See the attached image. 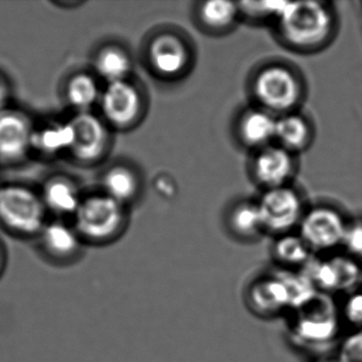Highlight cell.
Instances as JSON below:
<instances>
[{"mask_svg":"<svg viewBox=\"0 0 362 362\" xmlns=\"http://www.w3.org/2000/svg\"><path fill=\"white\" fill-rule=\"evenodd\" d=\"M277 18L283 37L298 47L319 45L332 30L329 11L317 1L286 3Z\"/></svg>","mask_w":362,"mask_h":362,"instance_id":"1","label":"cell"},{"mask_svg":"<svg viewBox=\"0 0 362 362\" xmlns=\"http://www.w3.org/2000/svg\"><path fill=\"white\" fill-rule=\"evenodd\" d=\"M296 311L292 332L298 342L307 346H319L336 338L338 315L329 298L317 293L310 302Z\"/></svg>","mask_w":362,"mask_h":362,"instance_id":"2","label":"cell"},{"mask_svg":"<svg viewBox=\"0 0 362 362\" xmlns=\"http://www.w3.org/2000/svg\"><path fill=\"white\" fill-rule=\"evenodd\" d=\"M45 205L28 188L6 186L0 188V221L21 234H35L43 230Z\"/></svg>","mask_w":362,"mask_h":362,"instance_id":"3","label":"cell"},{"mask_svg":"<svg viewBox=\"0 0 362 362\" xmlns=\"http://www.w3.org/2000/svg\"><path fill=\"white\" fill-rule=\"evenodd\" d=\"M78 234L101 241L117 234L124 223L122 204L109 196H96L81 202L76 211Z\"/></svg>","mask_w":362,"mask_h":362,"instance_id":"4","label":"cell"},{"mask_svg":"<svg viewBox=\"0 0 362 362\" xmlns=\"http://www.w3.org/2000/svg\"><path fill=\"white\" fill-rule=\"evenodd\" d=\"M254 90L262 105L275 112L292 109L300 96V84L296 76L281 66L268 67L260 71Z\"/></svg>","mask_w":362,"mask_h":362,"instance_id":"5","label":"cell"},{"mask_svg":"<svg viewBox=\"0 0 362 362\" xmlns=\"http://www.w3.org/2000/svg\"><path fill=\"white\" fill-rule=\"evenodd\" d=\"M346 224L336 211L313 209L300 222V236L311 252L328 251L342 245Z\"/></svg>","mask_w":362,"mask_h":362,"instance_id":"6","label":"cell"},{"mask_svg":"<svg viewBox=\"0 0 362 362\" xmlns=\"http://www.w3.org/2000/svg\"><path fill=\"white\" fill-rule=\"evenodd\" d=\"M264 230L286 233L302 220V204L293 190L281 186L271 188L258 203Z\"/></svg>","mask_w":362,"mask_h":362,"instance_id":"7","label":"cell"},{"mask_svg":"<svg viewBox=\"0 0 362 362\" xmlns=\"http://www.w3.org/2000/svg\"><path fill=\"white\" fill-rule=\"evenodd\" d=\"M100 103L107 119L117 127L133 124L141 113V95L127 80L109 83L101 94Z\"/></svg>","mask_w":362,"mask_h":362,"instance_id":"8","label":"cell"},{"mask_svg":"<svg viewBox=\"0 0 362 362\" xmlns=\"http://www.w3.org/2000/svg\"><path fill=\"white\" fill-rule=\"evenodd\" d=\"M75 141L71 151L82 162L98 160L107 146V131L105 124L90 112H80L71 122Z\"/></svg>","mask_w":362,"mask_h":362,"instance_id":"9","label":"cell"},{"mask_svg":"<svg viewBox=\"0 0 362 362\" xmlns=\"http://www.w3.org/2000/svg\"><path fill=\"white\" fill-rule=\"evenodd\" d=\"M33 133L26 116L18 112H0V160H21L33 147Z\"/></svg>","mask_w":362,"mask_h":362,"instance_id":"10","label":"cell"},{"mask_svg":"<svg viewBox=\"0 0 362 362\" xmlns=\"http://www.w3.org/2000/svg\"><path fill=\"white\" fill-rule=\"evenodd\" d=\"M150 62L160 75L173 77L185 69L188 52L183 41L173 35H163L152 42Z\"/></svg>","mask_w":362,"mask_h":362,"instance_id":"11","label":"cell"},{"mask_svg":"<svg viewBox=\"0 0 362 362\" xmlns=\"http://www.w3.org/2000/svg\"><path fill=\"white\" fill-rule=\"evenodd\" d=\"M292 170L293 162L291 156L283 147L266 148L258 154L254 162L256 177L269 189L284 186Z\"/></svg>","mask_w":362,"mask_h":362,"instance_id":"12","label":"cell"},{"mask_svg":"<svg viewBox=\"0 0 362 362\" xmlns=\"http://www.w3.org/2000/svg\"><path fill=\"white\" fill-rule=\"evenodd\" d=\"M250 302L257 313L264 315H276L290 308L287 288L279 275L254 283L250 290Z\"/></svg>","mask_w":362,"mask_h":362,"instance_id":"13","label":"cell"},{"mask_svg":"<svg viewBox=\"0 0 362 362\" xmlns=\"http://www.w3.org/2000/svg\"><path fill=\"white\" fill-rule=\"evenodd\" d=\"M276 120L270 113L260 110L247 112L241 118L239 132L241 139L250 146H262L275 139Z\"/></svg>","mask_w":362,"mask_h":362,"instance_id":"14","label":"cell"},{"mask_svg":"<svg viewBox=\"0 0 362 362\" xmlns=\"http://www.w3.org/2000/svg\"><path fill=\"white\" fill-rule=\"evenodd\" d=\"M44 203L58 214H76L81 201L77 188L64 179L50 181L44 190Z\"/></svg>","mask_w":362,"mask_h":362,"instance_id":"15","label":"cell"},{"mask_svg":"<svg viewBox=\"0 0 362 362\" xmlns=\"http://www.w3.org/2000/svg\"><path fill=\"white\" fill-rule=\"evenodd\" d=\"M43 243L52 255L66 258L79 249V234L63 223H52L43 228Z\"/></svg>","mask_w":362,"mask_h":362,"instance_id":"16","label":"cell"},{"mask_svg":"<svg viewBox=\"0 0 362 362\" xmlns=\"http://www.w3.org/2000/svg\"><path fill=\"white\" fill-rule=\"evenodd\" d=\"M75 141V132L71 122L52 124L33 133V147L44 153H58L71 150Z\"/></svg>","mask_w":362,"mask_h":362,"instance_id":"17","label":"cell"},{"mask_svg":"<svg viewBox=\"0 0 362 362\" xmlns=\"http://www.w3.org/2000/svg\"><path fill=\"white\" fill-rule=\"evenodd\" d=\"M96 69L103 79L113 83L126 80L131 71V61L124 50L117 47L105 48L97 57Z\"/></svg>","mask_w":362,"mask_h":362,"instance_id":"18","label":"cell"},{"mask_svg":"<svg viewBox=\"0 0 362 362\" xmlns=\"http://www.w3.org/2000/svg\"><path fill=\"white\" fill-rule=\"evenodd\" d=\"M66 95L69 103L80 112H88L101 96L96 80L86 74H78L69 80Z\"/></svg>","mask_w":362,"mask_h":362,"instance_id":"19","label":"cell"},{"mask_svg":"<svg viewBox=\"0 0 362 362\" xmlns=\"http://www.w3.org/2000/svg\"><path fill=\"white\" fill-rule=\"evenodd\" d=\"M275 139L286 150L304 147L309 139L306 122L298 115H286L276 120Z\"/></svg>","mask_w":362,"mask_h":362,"instance_id":"20","label":"cell"},{"mask_svg":"<svg viewBox=\"0 0 362 362\" xmlns=\"http://www.w3.org/2000/svg\"><path fill=\"white\" fill-rule=\"evenodd\" d=\"M311 250L300 235H285L274 245V256L285 266H305L311 259Z\"/></svg>","mask_w":362,"mask_h":362,"instance_id":"21","label":"cell"},{"mask_svg":"<svg viewBox=\"0 0 362 362\" xmlns=\"http://www.w3.org/2000/svg\"><path fill=\"white\" fill-rule=\"evenodd\" d=\"M105 187L107 196L122 204L134 197L139 184L136 177L130 169L116 167L105 175Z\"/></svg>","mask_w":362,"mask_h":362,"instance_id":"22","label":"cell"},{"mask_svg":"<svg viewBox=\"0 0 362 362\" xmlns=\"http://www.w3.org/2000/svg\"><path fill=\"white\" fill-rule=\"evenodd\" d=\"M230 226L240 237L252 238L264 230L257 204L243 203L235 207L230 215Z\"/></svg>","mask_w":362,"mask_h":362,"instance_id":"23","label":"cell"},{"mask_svg":"<svg viewBox=\"0 0 362 362\" xmlns=\"http://www.w3.org/2000/svg\"><path fill=\"white\" fill-rule=\"evenodd\" d=\"M279 276L283 279L284 284L289 294L290 308L298 310L300 307L310 302L319 292L310 279L304 272L281 273Z\"/></svg>","mask_w":362,"mask_h":362,"instance_id":"24","label":"cell"},{"mask_svg":"<svg viewBox=\"0 0 362 362\" xmlns=\"http://www.w3.org/2000/svg\"><path fill=\"white\" fill-rule=\"evenodd\" d=\"M238 11V5L235 3L211 0L203 4L200 14L205 25L211 28L222 29L234 23Z\"/></svg>","mask_w":362,"mask_h":362,"instance_id":"25","label":"cell"},{"mask_svg":"<svg viewBox=\"0 0 362 362\" xmlns=\"http://www.w3.org/2000/svg\"><path fill=\"white\" fill-rule=\"evenodd\" d=\"M336 274L338 291H349L359 285L361 269L346 256H334L329 258Z\"/></svg>","mask_w":362,"mask_h":362,"instance_id":"26","label":"cell"},{"mask_svg":"<svg viewBox=\"0 0 362 362\" xmlns=\"http://www.w3.org/2000/svg\"><path fill=\"white\" fill-rule=\"evenodd\" d=\"M339 358L343 362H362V329L353 332L343 340Z\"/></svg>","mask_w":362,"mask_h":362,"instance_id":"27","label":"cell"},{"mask_svg":"<svg viewBox=\"0 0 362 362\" xmlns=\"http://www.w3.org/2000/svg\"><path fill=\"white\" fill-rule=\"evenodd\" d=\"M286 3H279V1H266V3H241V10L247 12L250 16H276L281 13V9Z\"/></svg>","mask_w":362,"mask_h":362,"instance_id":"28","label":"cell"},{"mask_svg":"<svg viewBox=\"0 0 362 362\" xmlns=\"http://www.w3.org/2000/svg\"><path fill=\"white\" fill-rule=\"evenodd\" d=\"M342 245L349 253L362 257V222L346 226Z\"/></svg>","mask_w":362,"mask_h":362,"instance_id":"29","label":"cell"},{"mask_svg":"<svg viewBox=\"0 0 362 362\" xmlns=\"http://www.w3.org/2000/svg\"><path fill=\"white\" fill-rule=\"evenodd\" d=\"M344 315L355 325H362V292L351 294L345 303Z\"/></svg>","mask_w":362,"mask_h":362,"instance_id":"30","label":"cell"},{"mask_svg":"<svg viewBox=\"0 0 362 362\" xmlns=\"http://www.w3.org/2000/svg\"><path fill=\"white\" fill-rule=\"evenodd\" d=\"M8 98V90L7 86L0 80V112L3 111L4 105H5L6 101Z\"/></svg>","mask_w":362,"mask_h":362,"instance_id":"31","label":"cell"},{"mask_svg":"<svg viewBox=\"0 0 362 362\" xmlns=\"http://www.w3.org/2000/svg\"><path fill=\"white\" fill-rule=\"evenodd\" d=\"M321 362H343L342 360L340 359V358H330V359H326L323 360V361Z\"/></svg>","mask_w":362,"mask_h":362,"instance_id":"32","label":"cell"},{"mask_svg":"<svg viewBox=\"0 0 362 362\" xmlns=\"http://www.w3.org/2000/svg\"><path fill=\"white\" fill-rule=\"evenodd\" d=\"M360 285L362 286V271H361V279H360Z\"/></svg>","mask_w":362,"mask_h":362,"instance_id":"33","label":"cell"},{"mask_svg":"<svg viewBox=\"0 0 362 362\" xmlns=\"http://www.w3.org/2000/svg\"><path fill=\"white\" fill-rule=\"evenodd\" d=\"M0 266H1V255H0Z\"/></svg>","mask_w":362,"mask_h":362,"instance_id":"34","label":"cell"}]
</instances>
